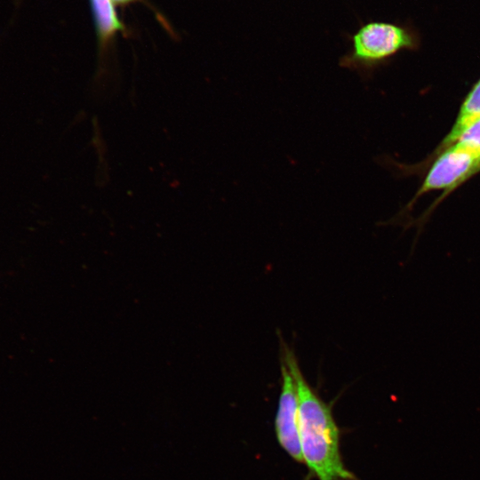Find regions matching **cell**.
Masks as SVG:
<instances>
[{
  "label": "cell",
  "mask_w": 480,
  "mask_h": 480,
  "mask_svg": "<svg viewBox=\"0 0 480 480\" xmlns=\"http://www.w3.org/2000/svg\"><path fill=\"white\" fill-rule=\"evenodd\" d=\"M436 156L413 201L434 190H452L480 172V152L459 142Z\"/></svg>",
  "instance_id": "3"
},
{
  "label": "cell",
  "mask_w": 480,
  "mask_h": 480,
  "mask_svg": "<svg viewBox=\"0 0 480 480\" xmlns=\"http://www.w3.org/2000/svg\"><path fill=\"white\" fill-rule=\"evenodd\" d=\"M281 347L282 361L296 385L303 462L318 480H357L342 461L332 407L308 383L294 352L284 341Z\"/></svg>",
  "instance_id": "1"
},
{
  "label": "cell",
  "mask_w": 480,
  "mask_h": 480,
  "mask_svg": "<svg viewBox=\"0 0 480 480\" xmlns=\"http://www.w3.org/2000/svg\"><path fill=\"white\" fill-rule=\"evenodd\" d=\"M349 41L350 49L340 59L339 65L364 79L400 52L413 51L420 45L419 35L411 27L384 21L362 25Z\"/></svg>",
  "instance_id": "2"
},
{
  "label": "cell",
  "mask_w": 480,
  "mask_h": 480,
  "mask_svg": "<svg viewBox=\"0 0 480 480\" xmlns=\"http://www.w3.org/2000/svg\"><path fill=\"white\" fill-rule=\"evenodd\" d=\"M456 142L480 152V118L473 123Z\"/></svg>",
  "instance_id": "7"
},
{
  "label": "cell",
  "mask_w": 480,
  "mask_h": 480,
  "mask_svg": "<svg viewBox=\"0 0 480 480\" xmlns=\"http://www.w3.org/2000/svg\"><path fill=\"white\" fill-rule=\"evenodd\" d=\"M116 6H125V5H128V4H131L132 3H135L139 0H111Z\"/></svg>",
  "instance_id": "8"
},
{
  "label": "cell",
  "mask_w": 480,
  "mask_h": 480,
  "mask_svg": "<svg viewBox=\"0 0 480 480\" xmlns=\"http://www.w3.org/2000/svg\"><path fill=\"white\" fill-rule=\"evenodd\" d=\"M282 387L275 420L276 438L282 448L298 462H303L299 434L298 396L295 381L281 360Z\"/></svg>",
  "instance_id": "4"
},
{
  "label": "cell",
  "mask_w": 480,
  "mask_h": 480,
  "mask_svg": "<svg viewBox=\"0 0 480 480\" xmlns=\"http://www.w3.org/2000/svg\"><path fill=\"white\" fill-rule=\"evenodd\" d=\"M480 118V78L466 96L450 132L436 148L435 156L455 143L461 134Z\"/></svg>",
  "instance_id": "6"
},
{
  "label": "cell",
  "mask_w": 480,
  "mask_h": 480,
  "mask_svg": "<svg viewBox=\"0 0 480 480\" xmlns=\"http://www.w3.org/2000/svg\"><path fill=\"white\" fill-rule=\"evenodd\" d=\"M98 39L99 53L103 59L119 33L125 32L116 5L111 0H89Z\"/></svg>",
  "instance_id": "5"
}]
</instances>
